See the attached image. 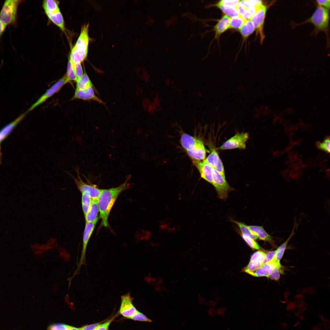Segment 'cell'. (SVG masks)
Listing matches in <instances>:
<instances>
[{"label": "cell", "instance_id": "cell-38", "mask_svg": "<svg viewBox=\"0 0 330 330\" xmlns=\"http://www.w3.org/2000/svg\"><path fill=\"white\" fill-rule=\"evenodd\" d=\"M240 1L239 0H222L220 1L218 3L226 6L237 7Z\"/></svg>", "mask_w": 330, "mask_h": 330}, {"label": "cell", "instance_id": "cell-12", "mask_svg": "<svg viewBox=\"0 0 330 330\" xmlns=\"http://www.w3.org/2000/svg\"><path fill=\"white\" fill-rule=\"evenodd\" d=\"M186 151L193 160L202 161L206 159V151L205 148L202 141L198 138Z\"/></svg>", "mask_w": 330, "mask_h": 330}, {"label": "cell", "instance_id": "cell-13", "mask_svg": "<svg viewBox=\"0 0 330 330\" xmlns=\"http://www.w3.org/2000/svg\"><path fill=\"white\" fill-rule=\"evenodd\" d=\"M77 99L85 101H94L100 104H104L103 101L95 95L93 87L83 90L76 89L72 100Z\"/></svg>", "mask_w": 330, "mask_h": 330}, {"label": "cell", "instance_id": "cell-27", "mask_svg": "<svg viewBox=\"0 0 330 330\" xmlns=\"http://www.w3.org/2000/svg\"><path fill=\"white\" fill-rule=\"evenodd\" d=\"M197 138L187 134H184L181 136V143L182 147L186 150L196 141Z\"/></svg>", "mask_w": 330, "mask_h": 330}, {"label": "cell", "instance_id": "cell-37", "mask_svg": "<svg viewBox=\"0 0 330 330\" xmlns=\"http://www.w3.org/2000/svg\"><path fill=\"white\" fill-rule=\"evenodd\" d=\"M71 326L62 324H56L50 325L48 330H69Z\"/></svg>", "mask_w": 330, "mask_h": 330}, {"label": "cell", "instance_id": "cell-26", "mask_svg": "<svg viewBox=\"0 0 330 330\" xmlns=\"http://www.w3.org/2000/svg\"><path fill=\"white\" fill-rule=\"evenodd\" d=\"M232 222L235 223L239 227L242 234L247 235L254 240L258 239V237L250 230L248 226L244 223L231 219Z\"/></svg>", "mask_w": 330, "mask_h": 330}, {"label": "cell", "instance_id": "cell-11", "mask_svg": "<svg viewBox=\"0 0 330 330\" xmlns=\"http://www.w3.org/2000/svg\"><path fill=\"white\" fill-rule=\"evenodd\" d=\"M119 314L127 319L132 316L137 310L133 303V298L129 292L121 297Z\"/></svg>", "mask_w": 330, "mask_h": 330}, {"label": "cell", "instance_id": "cell-32", "mask_svg": "<svg viewBox=\"0 0 330 330\" xmlns=\"http://www.w3.org/2000/svg\"><path fill=\"white\" fill-rule=\"evenodd\" d=\"M65 75L69 82L72 81L76 82L77 80V78L74 71L73 63L69 59Z\"/></svg>", "mask_w": 330, "mask_h": 330}, {"label": "cell", "instance_id": "cell-20", "mask_svg": "<svg viewBox=\"0 0 330 330\" xmlns=\"http://www.w3.org/2000/svg\"><path fill=\"white\" fill-rule=\"evenodd\" d=\"M248 227L251 232L260 240L271 242L272 239L271 237L261 226L251 225Z\"/></svg>", "mask_w": 330, "mask_h": 330}, {"label": "cell", "instance_id": "cell-14", "mask_svg": "<svg viewBox=\"0 0 330 330\" xmlns=\"http://www.w3.org/2000/svg\"><path fill=\"white\" fill-rule=\"evenodd\" d=\"M204 160L213 168L225 178L223 164L218 153L214 148L211 149L210 153Z\"/></svg>", "mask_w": 330, "mask_h": 330}, {"label": "cell", "instance_id": "cell-19", "mask_svg": "<svg viewBox=\"0 0 330 330\" xmlns=\"http://www.w3.org/2000/svg\"><path fill=\"white\" fill-rule=\"evenodd\" d=\"M49 19L62 30L64 31V23L60 9L45 13Z\"/></svg>", "mask_w": 330, "mask_h": 330}, {"label": "cell", "instance_id": "cell-41", "mask_svg": "<svg viewBox=\"0 0 330 330\" xmlns=\"http://www.w3.org/2000/svg\"><path fill=\"white\" fill-rule=\"evenodd\" d=\"M276 252V250L269 251L266 253L265 257L263 261V264H264L272 261L274 258Z\"/></svg>", "mask_w": 330, "mask_h": 330}, {"label": "cell", "instance_id": "cell-17", "mask_svg": "<svg viewBox=\"0 0 330 330\" xmlns=\"http://www.w3.org/2000/svg\"><path fill=\"white\" fill-rule=\"evenodd\" d=\"M28 112L21 115L12 122L7 124L0 130V144L13 131L16 125L24 118Z\"/></svg>", "mask_w": 330, "mask_h": 330}, {"label": "cell", "instance_id": "cell-44", "mask_svg": "<svg viewBox=\"0 0 330 330\" xmlns=\"http://www.w3.org/2000/svg\"><path fill=\"white\" fill-rule=\"evenodd\" d=\"M226 311L225 308H219L216 310V315L222 316H224Z\"/></svg>", "mask_w": 330, "mask_h": 330}, {"label": "cell", "instance_id": "cell-5", "mask_svg": "<svg viewBox=\"0 0 330 330\" xmlns=\"http://www.w3.org/2000/svg\"><path fill=\"white\" fill-rule=\"evenodd\" d=\"M99 219V216L93 221L86 222L83 236L82 246L81 257L77 265V268L71 277V279L78 273L82 266L86 264V254L87 245Z\"/></svg>", "mask_w": 330, "mask_h": 330}, {"label": "cell", "instance_id": "cell-45", "mask_svg": "<svg viewBox=\"0 0 330 330\" xmlns=\"http://www.w3.org/2000/svg\"><path fill=\"white\" fill-rule=\"evenodd\" d=\"M7 26L0 21V38L5 31Z\"/></svg>", "mask_w": 330, "mask_h": 330}, {"label": "cell", "instance_id": "cell-22", "mask_svg": "<svg viewBox=\"0 0 330 330\" xmlns=\"http://www.w3.org/2000/svg\"><path fill=\"white\" fill-rule=\"evenodd\" d=\"M76 82V89L83 90L90 87H93L90 79L85 72L77 79Z\"/></svg>", "mask_w": 330, "mask_h": 330}, {"label": "cell", "instance_id": "cell-30", "mask_svg": "<svg viewBox=\"0 0 330 330\" xmlns=\"http://www.w3.org/2000/svg\"><path fill=\"white\" fill-rule=\"evenodd\" d=\"M42 6L45 13L60 9L58 2L56 0H44L43 2Z\"/></svg>", "mask_w": 330, "mask_h": 330}, {"label": "cell", "instance_id": "cell-34", "mask_svg": "<svg viewBox=\"0 0 330 330\" xmlns=\"http://www.w3.org/2000/svg\"><path fill=\"white\" fill-rule=\"evenodd\" d=\"M119 312L104 323H101L94 330H108L112 322L119 315Z\"/></svg>", "mask_w": 330, "mask_h": 330}, {"label": "cell", "instance_id": "cell-9", "mask_svg": "<svg viewBox=\"0 0 330 330\" xmlns=\"http://www.w3.org/2000/svg\"><path fill=\"white\" fill-rule=\"evenodd\" d=\"M69 82L65 75L48 89L37 100L28 110L27 112L45 102L50 97L58 92L61 88Z\"/></svg>", "mask_w": 330, "mask_h": 330}, {"label": "cell", "instance_id": "cell-29", "mask_svg": "<svg viewBox=\"0 0 330 330\" xmlns=\"http://www.w3.org/2000/svg\"><path fill=\"white\" fill-rule=\"evenodd\" d=\"M266 255V253L262 251L255 252L251 256L250 261L258 265L260 267L262 266Z\"/></svg>", "mask_w": 330, "mask_h": 330}, {"label": "cell", "instance_id": "cell-33", "mask_svg": "<svg viewBox=\"0 0 330 330\" xmlns=\"http://www.w3.org/2000/svg\"><path fill=\"white\" fill-rule=\"evenodd\" d=\"M129 319L134 321H138L148 322H151L152 321L148 318L145 315L141 312L137 310L134 314L130 317Z\"/></svg>", "mask_w": 330, "mask_h": 330}, {"label": "cell", "instance_id": "cell-39", "mask_svg": "<svg viewBox=\"0 0 330 330\" xmlns=\"http://www.w3.org/2000/svg\"><path fill=\"white\" fill-rule=\"evenodd\" d=\"M73 63L74 71L78 79L83 74L82 68L80 63Z\"/></svg>", "mask_w": 330, "mask_h": 330}, {"label": "cell", "instance_id": "cell-10", "mask_svg": "<svg viewBox=\"0 0 330 330\" xmlns=\"http://www.w3.org/2000/svg\"><path fill=\"white\" fill-rule=\"evenodd\" d=\"M267 10L266 6L263 4L249 19L253 23L257 33H259L261 43L264 38L263 28Z\"/></svg>", "mask_w": 330, "mask_h": 330}, {"label": "cell", "instance_id": "cell-8", "mask_svg": "<svg viewBox=\"0 0 330 330\" xmlns=\"http://www.w3.org/2000/svg\"><path fill=\"white\" fill-rule=\"evenodd\" d=\"M249 138L247 132L237 133L226 141L218 148L221 150H228L238 148L244 149L246 143Z\"/></svg>", "mask_w": 330, "mask_h": 330}, {"label": "cell", "instance_id": "cell-24", "mask_svg": "<svg viewBox=\"0 0 330 330\" xmlns=\"http://www.w3.org/2000/svg\"><path fill=\"white\" fill-rule=\"evenodd\" d=\"M293 232L292 233L288 239L276 250V253L272 261L279 265H281L280 260L283 256L288 242L293 234Z\"/></svg>", "mask_w": 330, "mask_h": 330}, {"label": "cell", "instance_id": "cell-47", "mask_svg": "<svg viewBox=\"0 0 330 330\" xmlns=\"http://www.w3.org/2000/svg\"><path fill=\"white\" fill-rule=\"evenodd\" d=\"M2 154L1 151V146L0 144V164H1L2 159Z\"/></svg>", "mask_w": 330, "mask_h": 330}, {"label": "cell", "instance_id": "cell-4", "mask_svg": "<svg viewBox=\"0 0 330 330\" xmlns=\"http://www.w3.org/2000/svg\"><path fill=\"white\" fill-rule=\"evenodd\" d=\"M329 20V10L318 6L309 19L302 24L310 23L314 26L317 31L327 32Z\"/></svg>", "mask_w": 330, "mask_h": 330}, {"label": "cell", "instance_id": "cell-16", "mask_svg": "<svg viewBox=\"0 0 330 330\" xmlns=\"http://www.w3.org/2000/svg\"><path fill=\"white\" fill-rule=\"evenodd\" d=\"M276 267L281 269V265H279L272 261L264 264L256 270L248 274L255 277H266L268 278Z\"/></svg>", "mask_w": 330, "mask_h": 330}, {"label": "cell", "instance_id": "cell-25", "mask_svg": "<svg viewBox=\"0 0 330 330\" xmlns=\"http://www.w3.org/2000/svg\"><path fill=\"white\" fill-rule=\"evenodd\" d=\"M214 6L220 9L226 15L229 17L232 18L240 16L237 7L226 6L218 3Z\"/></svg>", "mask_w": 330, "mask_h": 330}, {"label": "cell", "instance_id": "cell-7", "mask_svg": "<svg viewBox=\"0 0 330 330\" xmlns=\"http://www.w3.org/2000/svg\"><path fill=\"white\" fill-rule=\"evenodd\" d=\"M216 191L219 198L226 200L229 192L234 189L228 184L226 178L223 177L214 169L212 171V183Z\"/></svg>", "mask_w": 330, "mask_h": 330}, {"label": "cell", "instance_id": "cell-28", "mask_svg": "<svg viewBox=\"0 0 330 330\" xmlns=\"http://www.w3.org/2000/svg\"><path fill=\"white\" fill-rule=\"evenodd\" d=\"M81 198L82 208L85 216L90 208L92 199L89 195L85 193H82Z\"/></svg>", "mask_w": 330, "mask_h": 330}, {"label": "cell", "instance_id": "cell-46", "mask_svg": "<svg viewBox=\"0 0 330 330\" xmlns=\"http://www.w3.org/2000/svg\"><path fill=\"white\" fill-rule=\"evenodd\" d=\"M69 330H80V328H77L71 326Z\"/></svg>", "mask_w": 330, "mask_h": 330}, {"label": "cell", "instance_id": "cell-31", "mask_svg": "<svg viewBox=\"0 0 330 330\" xmlns=\"http://www.w3.org/2000/svg\"><path fill=\"white\" fill-rule=\"evenodd\" d=\"M246 20L240 15L232 17L230 18L229 28L239 29L244 24Z\"/></svg>", "mask_w": 330, "mask_h": 330}, {"label": "cell", "instance_id": "cell-3", "mask_svg": "<svg viewBox=\"0 0 330 330\" xmlns=\"http://www.w3.org/2000/svg\"><path fill=\"white\" fill-rule=\"evenodd\" d=\"M24 1L21 0H5L0 11V21L7 26L12 25L16 27L18 7Z\"/></svg>", "mask_w": 330, "mask_h": 330}, {"label": "cell", "instance_id": "cell-21", "mask_svg": "<svg viewBox=\"0 0 330 330\" xmlns=\"http://www.w3.org/2000/svg\"><path fill=\"white\" fill-rule=\"evenodd\" d=\"M99 212L98 200H92L90 208L84 216L86 222L93 221L99 216Z\"/></svg>", "mask_w": 330, "mask_h": 330}, {"label": "cell", "instance_id": "cell-23", "mask_svg": "<svg viewBox=\"0 0 330 330\" xmlns=\"http://www.w3.org/2000/svg\"><path fill=\"white\" fill-rule=\"evenodd\" d=\"M239 30L243 38L245 39L253 32L255 28L253 23L249 19L246 20Z\"/></svg>", "mask_w": 330, "mask_h": 330}, {"label": "cell", "instance_id": "cell-43", "mask_svg": "<svg viewBox=\"0 0 330 330\" xmlns=\"http://www.w3.org/2000/svg\"><path fill=\"white\" fill-rule=\"evenodd\" d=\"M102 322L94 323L85 326L80 328V330H94L98 325Z\"/></svg>", "mask_w": 330, "mask_h": 330}, {"label": "cell", "instance_id": "cell-6", "mask_svg": "<svg viewBox=\"0 0 330 330\" xmlns=\"http://www.w3.org/2000/svg\"><path fill=\"white\" fill-rule=\"evenodd\" d=\"M75 169L77 174V178H75L70 173H68L74 179L78 190L81 193H85L89 195L92 200H98L101 189H99L96 186L91 183L84 182L80 176L79 167H77Z\"/></svg>", "mask_w": 330, "mask_h": 330}, {"label": "cell", "instance_id": "cell-1", "mask_svg": "<svg viewBox=\"0 0 330 330\" xmlns=\"http://www.w3.org/2000/svg\"><path fill=\"white\" fill-rule=\"evenodd\" d=\"M130 178L131 176L128 175L125 181L119 186L109 189H101L98 199V203L102 226H109L108 218L111 211L120 193L129 188Z\"/></svg>", "mask_w": 330, "mask_h": 330}, {"label": "cell", "instance_id": "cell-18", "mask_svg": "<svg viewBox=\"0 0 330 330\" xmlns=\"http://www.w3.org/2000/svg\"><path fill=\"white\" fill-rule=\"evenodd\" d=\"M230 20L229 17L225 15L219 20L214 28L215 38L218 39L222 33L229 28Z\"/></svg>", "mask_w": 330, "mask_h": 330}, {"label": "cell", "instance_id": "cell-40", "mask_svg": "<svg viewBox=\"0 0 330 330\" xmlns=\"http://www.w3.org/2000/svg\"><path fill=\"white\" fill-rule=\"evenodd\" d=\"M283 272V271L281 268L276 267L274 270L269 278L272 280H277L280 278V273H282Z\"/></svg>", "mask_w": 330, "mask_h": 330}, {"label": "cell", "instance_id": "cell-42", "mask_svg": "<svg viewBox=\"0 0 330 330\" xmlns=\"http://www.w3.org/2000/svg\"><path fill=\"white\" fill-rule=\"evenodd\" d=\"M317 3L319 6L329 10L330 6V0H317Z\"/></svg>", "mask_w": 330, "mask_h": 330}, {"label": "cell", "instance_id": "cell-15", "mask_svg": "<svg viewBox=\"0 0 330 330\" xmlns=\"http://www.w3.org/2000/svg\"><path fill=\"white\" fill-rule=\"evenodd\" d=\"M194 164L198 169L201 177L204 180L212 184V167L205 160L202 161L193 160Z\"/></svg>", "mask_w": 330, "mask_h": 330}, {"label": "cell", "instance_id": "cell-36", "mask_svg": "<svg viewBox=\"0 0 330 330\" xmlns=\"http://www.w3.org/2000/svg\"><path fill=\"white\" fill-rule=\"evenodd\" d=\"M317 146L320 149L328 153L330 152V141L329 137L327 138L322 142H318Z\"/></svg>", "mask_w": 330, "mask_h": 330}, {"label": "cell", "instance_id": "cell-35", "mask_svg": "<svg viewBox=\"0 0 330 330\" xmlns=\"http://www.w3.org/2000/svg\"><path fill=\"white\" fill-rule=\"evenodd\" d=\"M241 236L244 240L251 248L255 249H259L261 248L257 243L250 237L242 234Z\"/></svg>", "mask_w": 330, "mask_h": 330}, {"label": "cell", "instance_id": "cell-2", "mask_svg": "<svg viewBox=\"0 0 330 330\" xmlns=\"http://www.w3.org/2000/svg\"><path fill=\"white\" fill-rule=\"evenodd\" d=\"M89 24L82 27L79 35L72 49L69 59L73 63L83 62L86 58L90 38L88 34Z\"/></svg>", "mask_w": 330, "mask_h": 330}]
</instances>
